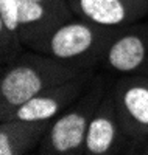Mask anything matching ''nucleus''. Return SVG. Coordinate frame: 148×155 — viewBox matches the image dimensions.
<instances>
[{"instance_id":"1","label":"nucleus","mask_w":148,"mask_h":155,"mask_svg":"<svg viewBox=\"0 0 148 155\" xmlns=\"http://www.w3.org/2000/svg\"><path fill=\"white\" fill-rule=\"evenodd\" d=\"M87 70L58 61L44 53L23 50L2 65L0 74V120L44 90L62 84Z\"/></svg>"},{"instance_id":"2","label":"nucleus","mask_w":148,"mask_h":155,"mask_svg":"<svg viewBox=\"0 0 148 155\" xmlns=\"http://www.w3.org/2000/svg\"><path fill=\"white\" fill-rule=\"evenodd\" d=\"M112 76L97 71L84 92L59 116L53 120L36 153L41 155H79L84 152L87 127L103 96L111 85Z\"/></svg>"},{"instance_id":"3","label":"nucleus","mask_w":148,"mask_h":155,"mask_svg":"<svg viewBox=\"0 0 148 155\" xmlns=\"http://www.w3.org/2000/svg\"><path fill=\"white\" fill-rule=\"evenodd\" d=\"M120 28L75 17L53 31L42 53L81 70L98 71L104 51Z\"/></svg>"},{"instance_id":"4","label":"nucleus","mask_w":148,"mask_h":155,"mask_svg":"<svg viewBox=\"0 0 148 155\" xmlns=\"http://www.w3.org/2000/svg\"><path fill=\"white\" fill-rule=\"evenodd\" d=\"M115 110L123 134L140 152L148 143V76H118L112 79Z\"/></svg>"},{"instance_id":"5","label":"nucleus","mask_w":148,"mask_h":155,"mask_svg":"<svg viewBox=\"0 0 148 155\" xmlns=\"http://www.w3.org/2000/svg\"><path fill=\"white\" fill-rule=\"evenodd\" d=\"M100 70L114 78L148 76V22L139 20L118 30L104 51Z\"/></svg>"},{"instance_id":"6","label":"nucleus","mask_w":148,"mask_h":155,"mask_svg":"<svg viewBox=\"0 0 148 155\" xmlns=\"http://www.w3.org/2000/svg\"><path fill=\"white\" fill-rule=\"evenodd\" d=\"M95 70H87L81 74L75 76L62 84L50 87L39 95L33 96L22 106L16 107L9 112L5 118L0 121L8 120H25V121H50L59 116L72 102L84 92L90 78L95 74Z\"/></svg>"},{"instance_id":"7","label":"nucleus","mask_w":148,"mask_h":155,"mask_svg":"<svg viewBox=\"0 0 148 155\" xmlns=\"http://www.w3.org/2000/svg\"><path fill=\"white\" fill-rule=\"evenodd\" d=\"M84 155H114L132 153V144L123 134L115 110L112 81L97 107L87 127Z\"/></svg>"},{"instance_id":"8","label":"nucleus","mask_w":148,"mask_h":155,"mask_svg":"<svg viewBox=\"0 0 148 155\" xmlns=\"http://www.w3.org/2000/svg\"><path fill=\"white\" fill-rule=\"evenodd\" d=\"M76 17L103 27H126L148 16V0H67Z\"/></svg>"},{"instance_id":"9","label":"nucleus","mask_w":148,"mask_h":155,"mask_svg":"<svg viewBox=\"0 0 148 155\" xmlns=\"http://www.w3.org/2000/svg\"><path fill=\"white\" fill-rule=\"evenodd\" d=\"M50 121H0V155H25L37 150L50 129Z\"/></svg>"},{"instance_id":"10","label":"nucleus","mask_w":148,"mask_h":155,"mask_svg":"<svg viewBox=\"0 0 148 155\" xmlns=\"http://www.w3.org/2000/svg\"><path fill=\"white\" fill-rule=\"evenodd\" d=\"M20 0H0V62L2 65L16 59L23 50L19 22Z\"/></svg>"},{"instance_id":"11","label":"nucleus","mask_w":148,"mask_h":155,"mask_svg":"<svg viewBox=\"0 0 148 155\" xmlns=\"http://www.w3.org/2000/svg\"><path fill=\"white\" fill-rule=\"evenodd\" d=\"M34 2L41 3V5L50 8L51 11L58 12V14H62V16L69 17V19L76 17V16H75V12L72 11V8H70V5H69V2H67V0H34Z\"/></svg>"},{"instance_id":"12","label":"nucleus","mask_w":148,"mask_h":155,"mask_svg":"<svg viewBox=\"0 0 148 155\" xmlns=\"http://www.w3.org/2000/svg\"><path fill=\"white\" fill-rule=\"evenodd\" d=\"M140 153H148V143H146V144L140 149Z\"/></svg>"}]
</instances>
